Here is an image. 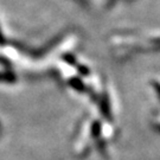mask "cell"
<instances>
[{"instance_id": "6da1fadb", "label": "cell", "mask_w": 160, "mask_h": 160, "mask_svg": "<svg viewBox=\"0 0 160 160\" xmlns=\"http://www.w3.org/2000/svg\"><path fill=\"white\" fill-rule=\"evenodd\" d=\"M70 84L74 87V88H76L77 90H82V89H83V84H82V82H80V81L76 80V78L71 80V83H70Z\"/></svg>"}, {"instance_id": "7a4b0ae2", "label": "cell", "mask_w": 160, "mask_h": 160, "mask_svg": "<svg viewBox=\"0 0 160 160\" xmlns=\"http://www.w3.org/2000/svg\"><path fill=\"white\" fill-rule=\"evenodd\" d=\"M78 71H80V74H82V75H84V76H87L88 75V69L87 68H84V67H78Z\"/></svg>"}, {"instance_id": "3957f363", "label": "cell", "mask_w": 160, "mask_h": 160, "mask_svg": "<svg viewBox=\"0 0 160 160\" xmlns=\"http://www.w3.org/2000/svg\"><path fill=\"white\" fill-rule=\"evenodd\" d=\"M155 90H157V92L159 94L160 96V84H155Z\"/></svg>"}]
</instances>
